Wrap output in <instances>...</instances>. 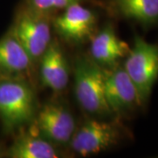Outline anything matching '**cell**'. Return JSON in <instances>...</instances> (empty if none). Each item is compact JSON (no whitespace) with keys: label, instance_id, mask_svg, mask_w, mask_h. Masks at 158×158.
Segmentation results:
<instances>
[{"label":"cell","instance_id":"8","mask_svg":"<svg viewBox=\"0 0 158 158\" xmlns=\"http://www.w3.org/2000/svg\"><path fill=\"white\" fill-rule=\"evenodd\" d=\"M96 24V14L81 3H76L54 20V27L62 39L79 43L91 37Z\"/></svg>","mask_w":158,"mask_h":158},{"label":"cell","instance_id":"7","mask_svg":"<svg viewBox=\"0 0 158 158\" xmlns=\"http://www.w3.org/2000/svg\"><path fill=\"white\" fill-rule=\"evenodd\" d=\"M106 69L105 96L111 113H123L141 106L135 86L125 69L115 65Z\"/></svg>","mask_w":158,"mask_h":158},{"label":"cell","instance_id":"3","mask_svg":"<svg viewBox=\"0 0 158 158\" xmlns=\"http://www.w3.org/2000/svg\"><path fill=\"white\" fill-rule=\"evenodd\" d=\"M123 68L135 86L140 104L143 106L158 78V46L136 35Z\"/></svg>","mask_w":158,"mask_h":158},{"label":"cell","instance_id":"5","mask_svg":"<svg viewBox=\"0 0 158 158\" xmlns=\"http://www.w3.org/2000/svg\"><path fill=\"white\" fill-rule=\"evenodd\" d=\"M120 134L119 126L115 122L90 119L75 131L69 142L75 152L86 156L112 147L118 141Z\"/></svg>","mask_w":158,"mask_h":158},{"label":"cell","instance_id":"13","mask_svg":"<svg viewBox=\"0 0 158 158\" xmlns=\"http://www.w3.org/2000/svg\"><path fill=\"white\" fill-rule=\"evenodd\" d=\"M8 156L12 158H56V148L35 131L24 133L11 145Z\"/></svg>","mask_w":158,"mask_h":158},{"label":"cell","instance_id":"15","mask_svg":"<svg viewBox=\"0 0 158 158\" xmlns=\"http://www.w3.org/2000/svg\"><path fill=\"white\" fill-rule=\"evenodd\" d=\"M0 156H1V151H0Z\"/></svg>","mask_w":158,"mask_h":158},{"label":"cell","instance_id":"10","mask_svg":"<svg viewBox=\"0 0 158 158\" xmlns=\"http://www.w3.org/2000/svg\"><path fill=\"white\" fill-rule=\"evenodd\" d=\"M40 59L42 84L56 91L63 90L69 83V66L62 47L56 40H51Z\"/></svg>","mask_w":158,"mask_h":158},{"label":"cell","instance_id":"9","mask_svg":"<svg viewBox=\"0 0 158 158\" xmlns=\"http://www.w3.org/2000/svg\"><path fill=\"white\" fill-rule=\"evenodd\" d=\"M129 46L118 38L112 25H106L93 37L90 44V57L103 68L117 65L130 52Z\"/></svg>","mask_w":158,"mask_h":158},{"label":"cell","instance_id":"12","mask_svg":"<svg viewBox=\"0 0 158 158\" xmlns=\"http://www.w3.org/2000/svg\"><path fill=\"white\" fill-rule=\"evenodd\" d=\"M110 6L119 17L148 27L158 23V0H110Z\"/></svg>","mask_w":158,"mask_h":158},{"label":"cell","instance_id":"6","mask_svg":"<svg viewBox=\"0 0 158 158\" xmlns=\"http://www.w3.org/2000/svg\"><path fill=\"white\" fill-rule=\"evenodd\" d=\"M34 127V131L52 143L66 144L73 136L76 123L64 106L49 103L39 111Z\"/></svg>","mask_w":158,"mask_h":158},{"label":"cell","instance_id":"4","mask_svg":"<svg viewBox=\"0 0 158 158\" xmlns=\"http://www.w3.org/2000/svg\"><path fill=\"white\" fill-rule=\"evenodd\" d=\"M11 31L34 62L41 57L51 42L50 13L24 4Z\"/></svg>","mask_w":158,"mask_h":158},{"label":"cell","instance_id":"2","mask_svg":"<svg viewBox=\"0 0 158 158\" xmlns=\"http://www.w3.org/2000/svg\"><path fill=\"white\" fill-rule=\"evenodd\" d=\"M35 97L33 90L19 78H0V119L10 133L34 118Z\"/></svg>","mask_w":158,"mask_h":158},{"label":"cell","instance_id":"11","mask_svg":"<svg viewBox=\"0 0 158 158\" xmlns=\"http://www.w3.org/2000/svg\"><path fill=\"white\" fill-rule=\"evenodd\" d=\"M33 60L10 31L0 39V77L19 78L28 70Z\"/></svg>","mask_w":158,"mask_h":158},{"label":"cell","instance_id":"14","mask_svg":"<svg viewBox=\"0 0 158 158\" xmlns=\"http://www.w3.org/2000/svg\"><path fill=\"white\" fill-rule=\"evenodd\" d=\"M85 0H26L27 6L35 10L51 13L56 10L65 9L76 3H82Z\"/></svg>","mask_w":158,"mask_h":158},{"label":"cell","instance_id":"1","mask_svg":"<svg viewBox=\"0 0 158 158\" xmlns=\"http://www.w3.org/2000/svg\"><path fill=\"white\" fill-rule=\"evenodd\" d=\"M106 69L91 57L80 56L75 64V94L86 113L104 116L111 113L105 96Z\"/></svg>","mask_w":158,"mask_h":158}]
</instances>
